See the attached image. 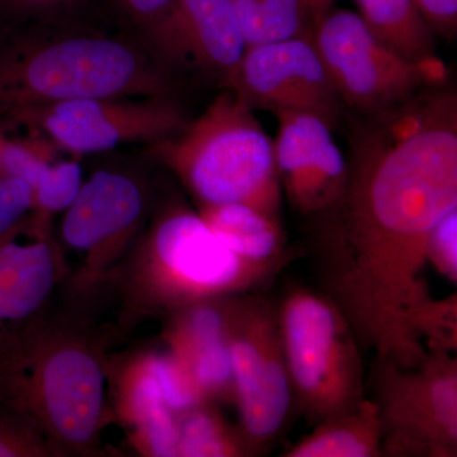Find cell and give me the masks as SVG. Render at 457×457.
Listing matches in <instances>:
<instances>
[{"instance_id":"obj_1","label":"cell","mask_w":457,"mask_h":457,"mask_svg":"<svg viewBox=\"0 0 457 457\" xmlns=\"http://www.w3.org/2000/svg\"><path fill=\"white\" fill-rule=\"evenodd\" d=\"M347 161L341 198L311 220L319 291L376 362L413 368L428 353L416 319L432 299L429 237L457 209L456 104L420 98L369 117Z\"/></svg>"},{"instance_id":"obj_2","label":"cell","mask_w":457,"mask_h":457,"mask_svg":"<svg viewBox=\"0 0 457 457\" xmlns=\"http://www.w3.org/2000/svg\"><path fill=\"white\" fill-rule=\"evenodd\" d=\"M54 297L0 345V404L27 418L57 457L104 455L113 418L106 351L117 329L98 324L83 297L69 294L62 306Z\"/></svg>"},{"instance_id":"obj_3","label":"cell","mask_w":457,"mask_h":457,"mask_svg":"<svg viewBox=\"0 0 457 457\" xmlns=\"http://www.w3.org/2000/svg\"><path fill=\"white\" fill-rule=\"evenodd\" d=\"M278 270L237 257L200 213L168 196L155 201L143 233L101 286L117 300L125 329L135 320L168 317L191 303L248 294Z\"/></svg>"},{"instance_id":"obj_4","label":"cell","mask_w":457,"mask_h":457,"mask_svg":"<svg viewBox=\"0 0 457 457\" xmlns=\"http://www.w3.org/2000/svg\"><path fill=\"white\" fill-rule=\"evenodd\" d=\"M150 54L122 38L73 32L20 38L0 49V123L33 108L80 99L176 97Z\"/></svg>"},{"instance_id":"obj_5","label":"cell","mask_w":457,"mask_h":457,"mask_svg":"<svg viewBox=\"0 0 457 457\" xmlns=\"http://www.w3.org/2000/svg\"><path fill=\"white\" fill-rule=\"evenodd\" d=\"M152 146L197 207L246 204L279 218L275 144L234 90L225 89L179 134Z\"/></svg>"},{"instance_id":"obj_6","label":"cell","mask_w":457,"mask_h":457,"mask_svg":"<svg viewBox=\"0 0 457 457\" xmlns=\"http://www.w3.org/2000/svg\"><path fill=\"white\" fill-rule=\"evenodd\" d=\"M293 402L318 425L365 400L361 345L347 319L320 293L297 287L278 308Z\"/></svg>"},{"instance_id":"obj_7","label":"cell","mask_w":457,"mask_h":457,"mask_svg":"<svg viewBox=\"0 0 457 457\" xmlns=\"http://www.w3.org/2000/svg\"><path fill=\"white\" fill-rule=\"evenodd\" d=\"M311 36L345 107L365 117L404 106L446 77L442 62H409L348 9H328L314 21Z\"/></svg>"},{"instance_id":"obj_8","label":"cell","mask_w":457,"mask_h":457,"mask_svg":"<svg viewBox=\"0 0 457 457\" xmlns=\"http://www.w3.org/2000/svg\"><path fill=\"white\" fill-rule=\"evenodd\" d=\"M227 339L239 409V431L252 456L284 428L293 402L278 309L263 297H227Z\"/></svg>"},{"instance_id":"obj_9","label":"cell","mask_w":457,"mask_h":457,"mask_svg":"<svg viewBox=\"0 0 457 457\" xmlns=\"http://www.w3.org/2000/svg\"><path fill=\"white\" fill-rule=\"evenodd\" d=\"M376 363L381 455L456 457V359L450 352L428 351L413 368Z\"/></svg>"},{"instance_id":"obj_10","label":"cell","mask_w":457,"mask_h":457,"mask_svg":"<svg viewBox=\"0 0 457 457\" xmlns=\"http://www.w3.org/2000/svg\"><path fill=\"white\" fill-rule=\"evenodd\" d=\"M154 204L152 186L135 171L104 168L84 179L60 228L62 242L80 258L68 288L101 285L130 252Z\"/></svg>"},{"instance_id":"obj_11","label":"cell","mask_w":457,"mask_h":457,"mask_svg":"<svg viewBox=\"0 0 457 457\" xmlns=\"http://www.w3.org/2000/svg\"><path fill=\"white\" fill-rule=\"evenodd\" d=\"M188 122L176 97H106L33 108L3 125L25 128L80 156L131 143L153 145L179 134Z\"/></svg>"},{"instance_id":"obj_12","label":"cell","mask_w":457,"mask_h":457,"mask_svg":"<svg viewBox=\"0 0 457 457\" xmlns=\"http://www.w3.org/2000/svg\"><path fill=\"white\" fill-rule=\"evenodd\" d=\"M143 31L150 55L176 83L194 78L228 89L246 49L230 0H174Z\"/></svg>"},{"instance_id":"obj_13","label":"cell","mask_w":457,"mask_h":457,"mask_svg":"<svg viewBox=\"0 0 457 457\" xmlns=\"http://www.w3.org/2000/svg\"><path fill=\"white\" fill-rule=\"evenodd\" d=\"M228 89L252 110L314 113L332 126L345 108L311 35L246 47Z\"/></svg>"},{"instance_id":"obj_14","label":"cell","mask_w":457,"mask_h":457,"mask_svg":"<svg viewBox=\"0 0 457 457\" xmlns=\"http://www.w3.org/2000/svg\"><path fill=\"white\" fill-rule=\"evenodd\" d=\"M275 144L282 196L306 219L335 206L345 192L348 161L327 120L309 112H281Z\"/></svg>"},{"instance_id":"obj_15","label":"cell","mask_w":457,"mask_h":457,"mask_svg":"<svg viewBox=\"0 0 457 457\" xmlns=\"http://www.w3.org/2000/svg\"><path fill=\"white\" fill-rule=\"evenodd\" d=\"M68 273L53 219L29 213L0 242V345L53 300Z\"/></svg>"},{"instance_id":"obj_16","label":"cell","mask_w":457,"mask_h":457,"mask_svg":"<svg viewBox=\"0 0 457 457\" xmlns=\"http://www.w3.org/2000/svg\"><path fill=\"white\" fill-rule=\"evenodd\" d=\"M225 299L204 300L168 315L164 342L209 403H234Z\"/></svg>"},{"instance_id":"obj_17","label":"cell","mask_w":457,"mask_h":457,"mask_svg":"<svg viewBox=\"0 0 457 457\" xmlns=\"http://www.w3.org/2000/svg\"><path fill=\"white\" fill-rule=\"evenodd\" d=\"M107 380L112 389L113 411L129 429L132 445L153 457L177 456V414L162 395L143 353L131 359H107Z\"/></svg>"},{"instance_id":"obj_18","label":"cell","mask_w":457,"mask_h":457,"mask_svg":"<svg viewBox=\"0 0 457 457\" xmlns=\"http://www.w3.org/2000/svg\"><path fill=\"white\" fill-rule=\"evenodd\" d=\"M213 236L246 262L281 270L291 255L278 216L246 204H221L197 207Z\"/></svg>"},{"instance_id":"obj_19","label":"cell","mask_w":457,"mask_h":457,"mask_svg":"<svg viewBox=\"0 0 457 457\" xmlns=\"http://www.w3.org/2000/svg\"><path fill=\"white\" fill-rule=\"evenodd\" d=\"M383 426L374 400L315 425L311 435L286 451V457H380Z\"/></svg>"},{"instance_id":"obj_20","label":"cell","mask_w":457,"mask_h":457,"mask_svg":"<svg viewBox=\"0 0 457 457\" xmlns=\"http://www.w3.org/2000/svg\"><path fill=\"white\" fill-rule=\"evenodd\" d=\"M360 17L376 37L417 64H438L436 33L414 0H354Z\"/></svg>"},{"instance_id":"obj_21","label":"cell","mask_w":457,"mask_h":457,"mask_svg":"<svg viewBox=\"0 0 457 457\" xmlns=\"http://www.w3.org/2000/svg\"><path fill=\"white\" fill-rule=\"evenodd\" d=\"M246 47L312 35L314 18L303 0H230Z\"/></svg>"},{"instance_id":"obj_22","label":"cell","mask_w":457,"mask_h":457,"mask_svg":"<svg viewBox=\"0 0 457 457\" xmlns=\"http://www.w3.org/2000/svg\"><path fill=\"white\" fill-rule=\"evenodd\" d=\"M177 456H252L239 428L228 426L213 403L177 414Z\"/></svg>"},{"instance_id":"obj_23","label":"cell","mask_w":457,"mask_h":457,"mask_svg":"<svg viewBox=\"0 0 457 457\" xmlns=\"http://www.w3.org/2000/svg\"><path fill=\"white\" fill-rule=\"evenodd\" d=\"M84 182L82 165L75 159L53 161L32 186L35 215L53 219L74 203Z\"/></svg>"},{"instance_id":"obj_24","label":"cell","mask_w":457,"mask_h":457,"mask_svg":"<svg viewBox=\"0 0 457 457\" xmlns=\"http://www.w3.org/2000/svg\"><path fill=\"white\" fill-rule=\"evenodd\" d=\"M150 374L158 384L168 407L176 414L207 402L192 381L182 363L168 348L164 351L143 352Z\"/></svg>"},{"instance_id":"obj_25","label":"cell","mask_w":457,"mask_h":457,"mask_svg":"<svg viewBox=\"0 0 457 457\" xmlns=\"http://www.w3.org/2000/svg\"><path fill=\"white\" fill-rule=\"evenodd\" d=\"M0 457H57L27 418L0 404Z\"/></svg>"},{"instance_id":"obj_26","label":"cell","mask_w":457,"mask_h":457,"mask_svg":"<svg viewBox=\"0 0 457 457\" xmlns=\"http://www.w3.org/2000/svg\"><path fill=\"white\" fill-rule=\"evenodd\" d=\"M49 141L7 140L0 137V176L14 177L29 187L54 161Z\"/></svg>"},{"instance_id":"obj_27","label":"cell","mask_w":457,"mask_h":457,"mask_svg":"<svg viewBox=\"0 0 457 457\" xmlns=\"http://www.w3.org/2000/svg\"><path fill=\"white\" fill-rule=\"evenodd\" d=\"M420 339L428 342V351L450 352L457 345L456 294L444 300H429L416 319Z\"/></svg>"},{"instance_id":"obj_28","label":"cell","mask_w":457,"mask_h":457,"mask_svg":"<svg viewBox=\"0 0 457 457\" xmlns=\"http://www.w3.org/2000/svg\"><path fill=\"white\" fill-rule=\"evenodd\" d=\"M32 209L31 187L14 177L0 176V242L25 222Z\"/></svg>"},{"instance_id":"obj_29","label":"cell","mask_w":457,"mask_h":457,"mask_svg":"<svg viewBox=\"0 0 457 457\" xmlns=\"http://www.w3.org/2000/svg\"><path fill=\"white\" fill-rule=\"evenodd\" d=\"M427 258L436 270L457 282V209L447 213L432 230Z\"/></svg>"},{"instance_id":"obj_30","label":"cell","mask_w":457,"mask_h":457,"mask_svg":"<svg viewBox=\"0 0 457 457\" xmlns=\"http://www.w3.org/2000/svg\"><path fill=\"white\" fill-rule=\"evenodd\" d=\"M84 0H0V17L18 21H49L71 13Z\"/></svg>"},{"instance_id":"obj_31","label":"cell","mask_w":457,"mask_h":457,"mask_svg":"<svg viewBox=\"0 0 457 457\" xmlns=\"http://www.w3.org/2000/svg\"><path fill=\"white\" fill-rule=\"evenodd\" d=\"M420 13L436 35L455 37L457 32V0H414Z\"/></svg>"},{"instance_id":"obj_32","label":"cell","mask_w":457,"mask_h":457,"mask_svg":"<svg viewBox=\"0 0 457 457\" xmlns=\"http://www.w3.org/2000/svg\"><path fill=\"white\" fill-rule=\"evenodd\" d=\"M174 0H112L116 8L141 29L170 7Z\"/></svg>"},{"instance_id":"obj_33","label":"cell","mask_w":457,"mask_h":457,"mask_svg":"<svg viewBox=\"0 0 457 457\" xmlns=\"http://www.w3.org/2000/svg\"><path fill=\"white\" fill-rule=\"evenodd\" d=\"M303 2L315 21L320 14H323L324 12L332 7L335 0H303Z\"/></svg>"}]
</instances>
